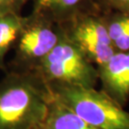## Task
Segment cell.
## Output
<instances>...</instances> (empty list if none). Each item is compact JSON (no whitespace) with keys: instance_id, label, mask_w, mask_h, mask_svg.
Instances as JSON below:
<instances>
[{"instance_id":"5bb4252c","label":"cell","mask_w":129,"mask_h":129,"mask_svg":"<svg viewBox=\"0 0 129 129\" xmlns=\"http://www.w3.org/2000/svg\"><path fill=\"white\" fill-rule=\"evenodd\" d=\"M98 1H99V0H96V2H97V4H98Z\"/></svg>"},{"instance_id":"7a4b0ae2","label":"cell","mask_w":129,"mask_h":129,"mask_svg":"<svg viewBox=\"0 0 129 129\" xmlns=\"http://www.w3.org/2000/svg\"><path fill=\"white\" fill-rule=\"evenodd\" d=\"M53 96L100 129H129V112L102 90L71 85H49Z\"/></svg>"},{"instance_id":"ba28073f","label":"cell","mask_w":129,"mask_h":129,"mask_svg":"<svg viewBox=\"0 0 129 129\" xmlns=\"http://www.w3.org/2000/svg\"><path fill=\"white\" fill-rule=\"evenodd\" d=\"M53 95V94H52ZM40 129H100L80 117L53 96L48 115Z\"/></svg>"},{"instance_id":"6da1fadb","label":"cell","mask_w":129,"mask_h":129,"mask_svg":"<svg viewBox=\"0 0 129 129\" xmlns=\"http://www.w3.org/2000/svg\"><path fill=\"white\" fill-rule=\"evenodd\" d=\"M53 95L35 71L13 73L0 82V129H40Z\"/></svg>"},{"instance_id":"5b68a950","label":"cell","mask_w":129,"mask_h":129,"mask_svg":"<svg viewBox=\"0 0 129 129\" xmlns=\"http://www.w3.org/2000/svg\"><path fill=\"white\" fill-rule=\"evenodd\" d=\"M60 25L40 15L33 14L18 39V56L25 66L24 71H34L63 37Z\"/></svg>"},{"instance_id":"8992f818","label":"cell","mask_w":129,"mask_h":129,"mask_svg":"<svg viewBox=\"0 0 129 129\" xmlns=\"http://www.w3.org/2000/svg\"><path fill=\"white\" fill-rule=\"evenodd\" d=\"M97 69L101 90L124 107L129 100V50L117 51Z\"/></svg>"},{"instance_id":"30bf717a","label":"cell","mask_w":129,"mask_h":129,"mask_svg":"<svg viewBox=\"0 0 129 129\" xmlns=\"http://www.w3.org/2000/svg\"><path fill=\"white\" fill-rule=\"evenodd\" d=\"M26 19L18 13L0 16V68L4 66V59L8 50L19 39Z\"/></svg>"},{"instance_id":"4fadbf2b","label":"cell","mask_w":129,"mask_h":129,"mask_svg":"<svg viewBox=\"0 0 129 129\" xmlns=\"http://www.w3.org/2000/svg\"><path fill=\"white\" fill-rule=\"evenodd\" d=\"M17 1H18V3H19V4L20 5V7H21L22 4H24V3L26 1V0H17Z\"/></svg>"},{"instance_id":"277c9868","label":"cell","mask_w":129,"mask_h":129,"mask_svg":"<svg viewBox=\"0 0 129 129\" xmlns=\"http://www.w3.org/2000/svg\"><path fill=\"white\" fill-rule=\"evenodd\" d=\"M60 27L64 36L96 67L106 63L117 52L101 9L82 13Z\"/></svg>"},{"instance_id":"3957f363","label":"cell","mask_w":129,"mask_h":129,"mask_svg":"<svg viewBox=\"0 0 129 129\" xmlns=\"http://www.w3.org/2000/svg\"><path fill=\"white\" fill-rule=\"evenodd\" d=\"M48 85H71L96 88L98 69L64 35L34 70Z\"/></svg>"},{"instance_id":"9c48e42d","label":"cell","mask_w":129,"mask_h":129,"mask_svg":"<svg viewBox=\"0 0 129 129\" xmlns=\"http://www.w3.org/2000/svg\"><path fill=\"white\" fill-rule=\"evenodd\" d=\"M108 34L117 51L129 50V11L102 10Z\"/></svg>"},{"instance_id":"8fae6325","label":"cell","mask_w":129,"mask_h":129,"mask_svg":"<svg viewBox=\"0 0 129 129\" xmlns=\"http://www.w3.org/2000/svg\"><path fill=\"white\" fill-rule=\"evenodd\" d=\"M98 4L102 10L129 11V0H99Z\"/></svg>"},{"instance_id":"52a82bcc","label":"cell","mask_w":129,"mask_h":129,"mask_svg":"<svg viewBox=\"0 0 129 129\" xmlns=\"http://www.w3.org/2000/svg\"><path fill=\"white\" fill-rule=\"evenodd\" d=\"M33 14L40 15L59 25L77 15L101 9L96 0H33Z\"/></svg>"},{"instance_id":"7c38bea8","label":"cell","mask_w":129,"mask_h":129,"mask_svg":"<svg viewBox=\"0 0 129 129\" xmlns=\"http://www.w3.org/2000/svg\"><path fill=\"white\" fill-rule=\"evenodd\" d=\"M20 5L17 0H0V16L9 13H18Z\"/></svg>"}]
</instances>
